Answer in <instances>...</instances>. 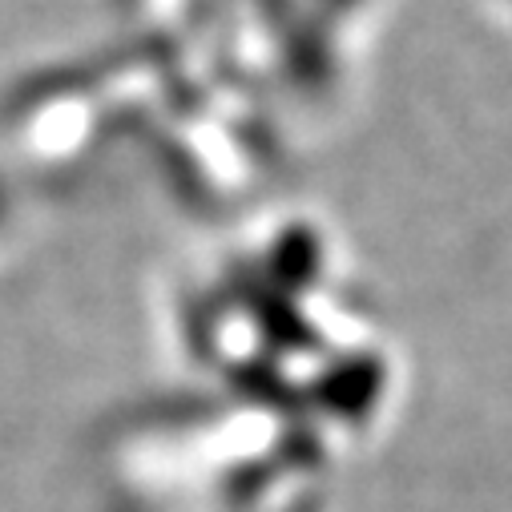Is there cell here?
Segmentation results:
<instances>
[{
    "label": "cell",
    "instance_id": "1",
    "mask_svg": "<svg viewBox=\"0 0 512 512\" xmlns=\"http://www.w3.org/2000/svg\"><path fill=\"white\" fill-rule=\"evenodd\" d=\"M0 206H5V202H0ZM0 218H5V210H0Z\"/></svg>",
    "mask_w": 512,
    "mask_h": 512
}]
</instances>
